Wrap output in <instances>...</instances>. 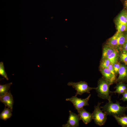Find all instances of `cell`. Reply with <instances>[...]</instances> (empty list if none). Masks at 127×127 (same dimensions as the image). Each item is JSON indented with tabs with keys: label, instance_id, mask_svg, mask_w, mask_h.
Here are the masks:
<instances>
[{
	"label": "cell",
	"instance_id": "4316f807",
	"mask_svg": "<svg viewBox=\"0 0 127 127\" xmlns=\"http://www.w3.org/2000/svg\"><path fill=\"white\" fill-rule=\"evenodd\" d=\"M124 50L127 51V40L123 46Z\"/></svg>",
	"mask_w": 127,
	"mask_h": 127
},
{
	"label": "cell",
	"instance_id": "3957f363",
	"mask_svg": "<svg viewBox=\"0 0 127 127\" xmlns=\"http://www.w3.org/2000/svg\"><path fill=\"white\" fill-rule=\"evenodd\" d=\"M102 102H98L97 105L94 107V110L92 113L93 119L95 123L101 126L104 125L106 121L107 115L102 110L100 107Z\"/></svg>",
	"mask_w": 127,
	"mask_h": 127
},
{
	"label": "cell",
	"instance_id": "f1b7e54d",
	"mask_svg": "<svg viewBox=\"0 0 127 127\" xmlns=\"http://www.w3.org/2000/svg\"><path fill=\"white\" fill-rule=\"evenodd\" d=\"M125 15L127 19V12H126Z\"/></svg>",
	"mask_w": 127,
	"mask_h": 127
},
{
	"label": "cell",
	"instance_id": "484cf974",
	"mask_svg": "<svg viewBox=\"0 0 127 127\" xmlns=\"http://www.w3.org/2000/svg\"><path fill=\"white\" fill-rule=\"evenodd\" d=\"M122 95L123 97L120 100H122L124 102L127 101V89Z\"/></svg>",
	"mask_w": 127,
	"mask_h": 127
},
{
	"label": "cell",
	"instance_id": "8992f818",
	"mask_svg": "<svg viewBox=\"0 0 127 127\" xmlns=\"http://www.w3.org/2000/svg\"><path fill=\"white\" fill-rule=\"evenodd\" d=\"M69 115L67 123L62 125L63 127H77L79 125L80 120L78 115L69 111Z\"/></svg>",
	"mask_w": 127,
	"mask_h": 127
},
{
	"label": "cell",
	"instance_id": "4fadbf2b",
	"mask_svg": "<svg viewBox=\"0 0 127 127\" xmlns=\"http://www.w3.org/2000/svg\"><path fill=\"white\" fill-rule=\"evenodd\" d=\"M12 111L8 107L5 106L4 108L0 115V118L6 121L11 117L12 115Z\"/></svg>",
	"mask_w": 127,
	"mask_h": 127
},
{
	"label": "cell",
	"instance_id": "ffe728a7",
	"mask_svg": "<svg viewBox=\"0 0 127 127\" xmlns=\"http://www.w3.org/2000/svg\"><path fill=\"white\" fill-rule=\"evenodd\" d=\"M110 63V60L107 58L102 59L100 66V68H107Z\"/></svg>",
	"mask_w": 127,
	"mask_h": 127
},
{
	"label": "cell",
	"instance_id": "6da1fadb",
	"mask_svg": "<svg viewBox=\"0 0 127 127\" xmlns=\"http://www.w3.org/2000/svg\"><path fill=\"white\" fill-rule=\"evenodd\" d=\"M103 111L107 115L121 116L125 115V112L127 110V105L122 106L120 103L116 101L113 103L111 101H108L104 105L100 107Z\"/></svg>",
	"mask_w": 127,
	"mask_h": 127
},
{
	"label": "cell",
	"instance_id": "7a4b0ae2",
	"mask_svg": "<svg viewBox=\"0 0 127 127\" xmlns=\"http://www.w3.org/2000/svg\"><path fill=\"white\" fill-rule=\"evenodd\" d=\"M111 85L103 77L98 80L97 87H96V91L98 96L104 99H107L108 101L111 100V93L109 87Z\"/></svg>",
	"mask_w": 127,
	"mask_h": 127
},
{
	"label": "cell",
	"instance_id": "277c9868",
	"mask_svg": "<svg viewBox=\"0 0 127 127\" xmlns=\"http://www.w3.org/2000/svg\"><path fill=\"white\" fill-rule=\"evenodd\" d=\"M67 85L69 86H71L76 91L75 96L78 95H81L84 93H89L90 91L92 89H95L96 87H90L87 83L84 81H81L77 82H70Z\"/></svg>",
	"mask_w": 127,
	"mask_h": 127
},
{
	"label": "cell",
	"instance_id": "ac0fdd59",
	"mask_svg": "<svg viewBox=\"0 0 127 127\" xmlns=\"http://www.w3.org/2000/svg\"><path fill=\"white\" fill-rule=\"evenodd\" d=\"M12 84V83L11 82L4 84H0V97H2L8 92V90Z\"/></svg>",
	"mask_w": 127,
	"mask_h": 127
},
{
	"label": "cell",
	"instance_id": "30bf717a",
	"mask_svg": "<svg viewBox=\"0 0 127 127\" xmlns=\"http://www.w3.org/2000/svg\"><path fill=\"white\" fill-rule=\"evenodd\" d=\"M119 75L116 82H123L127 81V66L121 64L118 71Z\"/></svg>",
	"mask_w": 127,
	"mask_h": 127
},
{
	"label": "cell",
	"instance_id": "7c38bea8",
	"mask_svg": "<svg viewBox=\"0 0 127 127\" xmlns=\"http://www.w3.org/2000/svg\"><path fill=\"white\" fill-rule=\"evenodd\" d=\"M117 49L107 44L103 49L102 59L107 58L108 56Z\"/></svg>",
	"mask_w": 127,
	"mask_h": 127
},
{
	"label": "cell",
	"instance_id": "7402d4cb",
	"mask_svg": "<svg viewBox=\"0 0 127 127\" xmlns=\"http://www.w3.org/2000/svg\"><path fill=\"white\" fill-rule=\"evenodd\" d=\"M120 60L127 65V51L123 50L120 55Z\"/></svg>",
	"mask_w": 127,
	"mask_h": 127
},
{
	"label": "cell",
	"instance_id": "d6986e66",
	"mask_svg": "<svg viewBox=\"0 0 127 127\" xmlns=\"http://www.w3.org/2000/svg\"><path fill=\"white\" fill-rule=\"evenodd\" d=\"M119 55V52L117 49L110 55L107 58L110 60L111 63L113 64L118 61Z\"/></svg>",
	"mask_w": 127,
	"mask_h": 127
},
{
	"label": "cell",
	"instance_id": "d4e9b609",
	"mask_svg": "<svg viewBox=\"0 0 127 127\" xmlns=\"http://www.w3.org/2000/svg\"><path fill=\"white\" fill-rule=\"evenodd\" d=\"M107 68L114 75L116 76V74L114 69L113 64L110 63Z\"/></svg>",
	"mask_w": 127,
	"mask_h": 127
},
{
	"label": "cell",
	"instance_id": "603a6c76",
	"mask_svg": "<svg viewBox=\"0 0 127 127\" xmlns=\"http://www.w3.org/2000/svg\"><path fill=\"white\" fill-rule=\"evenodd\" d=\"M118 32H123L127 31V26L122 24H116Z\"/></svg>",
	"mask_w": 127,
	"mask_h": 127
},
{
	"label": "cell",
	"instance_id": "44dd1931",
	"mask_svg": "<svg viewBox=\"0 0 127 127\" xmlns=\"http://www.w3.org/2000/svg\"><path fill=\"white\" fill-rule=\"evenodd\" d=\"M0 75L7 80H8L7 75L5 70L3 63L2 62H0Z\"/></svg>",
	"mask_w": 127,
	"mask_h": 127
},
{
	"label": "cell",
	"instance_id": "5b68a950",
	"mask_svg": "<svg viewBox=\"0 0 127 127\" xmlns=\"http://www.w3.org/2000/svg\"><path fill=\"white\" fill-rule=\"evenodd\" d=\"M91 96L90 94L85 99H81L75 96L66 99V101H69L72 103L75 109L77 111L83 108L84 106H88V101Z\"/></svg>",
	"mask_w": 127,
	"mask_h": 127
},
{
	"label": "cell",
	"instance_id": "9a60e30c",
	"mask_svg": "<svg viewBox=\"0 0 127 127\" xmlns=\"http://www.w3.org/2000/svg\"><path fill=\"white\" fill-rule=\"evenodd\" d=\"M126 11H122L118 16L115 20L116 24H122L127 26V19L125 15Z\"/></svg>",
	"mask_w": 127,
	"mask_h": 127
},
{
	"label": "cell",
	"instance_id": "ba28073f",
	"mask_svg": "<svg viewBox=\"0 0 127 127\" xmlns=\"http://www.w3.org/2000/svg\"><path fill=\"white\" fill-rule=\"evenodd\" d=\"M80 120H82L85 124L90 123L93 119L92 114L83 108L77 110Z\"/></svg>",
	"mask_w": 127,
	"mask_h": 127
},
{
	"label": "cell",
	"instance_id": "f546056e",
	"mask_svg": "<svg viewBox=\"0 0 127 127\" xmlns=\"http://www.w3.org/2000/svg\"></svg>",
	"mask_w": 127,
	"mask_h": 127
},
{
	"label": "cell",
	"instance_id": "e0dca14e",
	"mask_svg": "<svg viewBox=\"0 0 127 127\" xmlns=\"http://www.w3.org/2000/svg\"><path fill=\"white\" fill-rule=\"evenodd\" d=\"M118 34L116 32L108 40L107 44L114 48H117L118 47Z\"/></svg>",
	"mask_w": 127,
	"mask_h": 127
},
{
	"label": "cell",
	"instance_id": "52a82bcc",
	"mask_svg": "<svg viewBox=\"0 0 127 127\" xmlns=\"http://www.w3.org/2000/svg\"><path fill=\"white\" fill-rule=\"evenodd\" d=\"M0 101L4 104L5 106L8 108L12 111L14 101L10 91H9L4 95L0 97Z\"/></svg>",
	"mask_w": 127,
	"mask_h": 127
},
{
	"label": "cell",
	"instance_id": "cb8c5ba5",
	"mask_svg": "<svg viewBox=\"0 0 127 127\" xmlns=\"http://www.w3.org/2000/svg\"><path fill=\"white\" fill-rule=\"evenodd\" d=\"M114 69L116 75L118 73L119 70L121 66V64L118 61L113 64Z\"/></svg>",
	"mask_w": 127,
	"mask_h": 127
},
{
	"label": "cell",
	"instance_id": "5bb4252c",
	"mask_svg": "<svg viewBox=\"0 0 127 127\" xmlns=\"http://www.w3.org/2000/svg\"><path fill=\"white\" fill-rule=\"evenodd\" d=\"M118 124L123 127H127V115L121 116L114 115L113 116Z\"/></svg>",
	"mask_w": 127,
	"mask_h": 127
},
{
	"label": "cell",
	"instance_id": "83f0119b",
	"mask_svg": "<svg viewBox=\"0 0 127 127\" xmlns=\"http://www.w3.org/2000/svg\"><path fill=\"white\" fill-rule=\"evenodd\" d=\"M125 7L127 8V0H126L125 1Z\"/></svg>",
	"mask_w": 127,
	"mask_h": 127
},
{
	"label": "cell",
	"instance_id": "8fae6325",
	"mask_svg": "<svg viewBox=\"0 0 127 127\" xmlns=\"http://www.w3.org/2000/svg\"><path fill=\"white\" fill-rule=\"evenodd\" d=\"M117 83L114 88L115 90L113 91H111V93H117L119 95L122 94L127 89V85L123 82H119Z\"/></svg>",
	"mask_w": 127,
	"mask_h": 127
},
{
	"label": "cell",
	"instance_id": "9c48e42d",
	"mask_svg": "<svg viewBox=\"0 0 127 127\" xmlns=\"http://www.w3.org/2000/svg\"><path fill=\"white\" fill-rule=\"evenodd\" d=\"M103 77L111 85L116 82V76L114 75L107 68L100 69Z\"/></svg>",
	"mask_w": 127,
	"mask_h": 127
},
{
	"label": "cell",
	"instance_id": "2e32d148",
	"mask_svg": "<svg viewBox=\"0 0 127 127\" xmlns=\"http://www.w3.org/2000/svg\"><path fill=\"white\" fill-rule=\"evenodd\" d=\"M118 34L117 42L118 47L123 46L127 40V35L123 32H117Z\"/></svg>",
	"mask_w": 127,
	"mask_h": 127
}]
</instances>
